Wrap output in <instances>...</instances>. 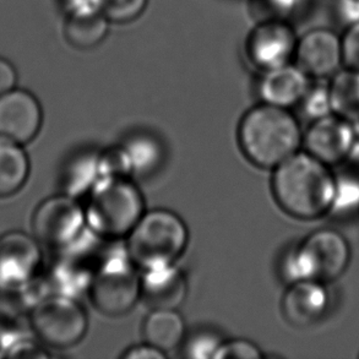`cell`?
Segmentation results:
<instances>
[{"label":"cell","instance_id":"cell-29","mask_svg":"<svg viewBox=\"0 0 359 359\" xmlns=\"http://www.w3.org/2000/svg\"><path fill=\"white\" fill-rule=\"evenodd\" d=\"M222 342V339L214 331H196L188 340H184L183 352L188 358L214 359Z\"/></svg>","mask_w":359,"mask_h":359},{"label":"cell","instance_id":"cell-23","mask_svg":"<svg viewBox=\"0 0 359 359\" xmlns=\"http://www.w3.org/2000/svg\"><path fill=\"white\" fill-rule=\"evenodd\" d=\"M124 147L130 158L133 172L137 175H149V172L158 165L163 156L158 141L152 136H134Z\"/></svg>","mask_w":359,"mask_h":359},{"label":"cell","instance_id":"cell-36","mask_svg":"<svg viewBox=\"0 0 359 359\" xmlns=\"http://www.w3.org/2000/svg\"><path fill=\"white\" fill-rule=\"evenodd\" d=\"M358 214H359V210H358Z\"/></svg>","mask_w":359,"mask_h":359},{"label":"cell","instance_id":"cell-14","mask_svg":"<svg viewBox=\"0 0 359 359\" xmlns=\"http://www.w3.org/2000/svg\"><path fill=\"white\" fill-rule=\"evenodd\" d=\"M42 119V107L34 93L15 88L0 96V137L27 144L39 134Z\"/></svg>","mask_w":359,"mask_h":359},{"label":"cell","instance_id":"cell-34","mask_svg":"<svg viewBox=\"0 0 359 359\" xmlns=\"http://www.w3.org/2000/svg\"><path fill=\"white\" fill-rule=\"evenodd\" d=\"M18 73L9 60L0 57V96L9 93L16 86Z\"/></svg>","mask_w":359,"mask_h":359},{"label":"cell","instance_id":"cell-6","mask_svg":"<svg viewBox=\"0 0 359 359\" xmlns=\"http://www.w3.org/2000/svg\"><path fill=\"white\" fill-rule=\"evenodd\" d=\"M103 241L88 229L75 242L57 250L47 277L52 294L76 298L88 291L107 250Z\"/></svg>","mask_w":359,"mask_h":359},{"label":"cell","instance_id":"cell-30","mask_svg":"<svg viewBox=\"0 0 359 359\" xmlns=\"http://www.w3.org/2000/svg\"><path fill=\"white\" fill-rule=\"evenodd\" d=\"M262 357V350L252 341L236 339L224 341L214 359H260Z\"/></svg>","mask_w":359,"mask_h":359},{"label":"cell","instance_id":"cell-26","mask_svg":"<svg viewBox=\"0 0 359 359\" xmlns=\"http://www.w3.org/2000/svg\"><path fill=\"white\" fill-rule=\"evenodd\" d=\"M98 168L100 178H129L134 173L124 145L100 152Z\"/></svg>","mask_w":359,"mask_h":359},{"label":"cell","instance_id":"cell-12","mask_svg":"<svg viewBox=\"0 0 359 359\" xmlns=\"http://www.w3.org/2000/svg\"><path fill=\"white\" fill-rule=\"evenodd\" d=\"M355 123L331 113L311 121L303 142L306 152L326 165H339L350 156L357 139Z\"/></svg>","mask_w":359,"mask_h":359},{"label":"cell","instance_id":"cell-32","mask_svg":"<svg viewBox=\"0 0 359 359\" xmlns=\"http://www.w3.org/2000/svg\"><path fill=\"white\" fill-rule=\"evenodd\" d=\"M334 5L336 18L346 29L359 24V0H335Z\"/></svg>","mask_w":359,"mask_h":359},{"label":"cell","instance_id":"cell-3","mask_svg":"<svg viewBox=\"0 0 359 359\" xmlns=\"http://www.w3.org/2000/svg\"><path fill=\"white\" fill-rule=\"evenodd\" d=\"M144 214V196L129 178H100L85 208L88 229L109 241L130 233Z\"/></svg>","mask_w":359,"mask_h":359},{"label":"cell","instance_id":"cell-21","mask_svg":"<svg viewBox=\"0 0 359 359\" xmlns=\"http://www.w3.org/2000/svg\"><path fill=\"white\" fill-rule=\"evenodd\" d=\"M332 113L359 124V72L342 68L329 83Z\"/></svg>","mask_w":359,"mask_h":359},{"label":"cell","instance_id":"cell-1","mask_svg":"<svg viewBox=\"0 0 359 359\" xmlns=\"http://www.w3.org/2000/svg\"><path fill=\"white\" fill-rule=\"evenodd\" d=\"M272 193L286 214L294 219H316L334 206L336 175L309 152L298 151L275 167Z\"/></svg>","mask_w":359,"mask_h":359},{"label":"cell","instance_id":"cell-28","mask_svg":"<svg viewBox=\"0 0 359 359\" xmlns=\"http://www.w3.org/2000/svg\"><path fill=\"white\" fill-rule=\"evenodd\" d=\"M359 210V180L353 175H336L335 201L331 212L348 214Z\"/></svg>","mask_w":359,"mask_h":359},{"label":"cell","instance_id":"cell-33","mask_svg":"<svg viewBox=\"0 0 359 359\" xmlns=\"http://www.w3.org/2000/svg\"><path fill=\"white\" fill-rule=\"evenodd\" d=\"M165 357L167 353L156 348L154 346L149 345L147 342L128 348L121 355V358L124 359H163Z\"/></svg>","mask_w":359,"mask_h":359},{"label":"cell","instance_id":"cell-10","mask_svg":"<svg viewBox=\"0 0 359 359\" xmlns=\"http://www.w3.org/2000/svg\"><path fill=\"white\" fill-rule=\"evenodd\" d=\"M299 247L311 280L332 281L344 275L350 265V244L336 229H318L299 243Z\"/></svg>","mask_w":359,"mask_h":359},{"label":"cell","instance_id":"cell-17","mask_svg":"<svg viewBox=\"0 0 359 359\" xmlns=\"http://www.w3.org/2000/svg\"><path fill=\"white\" fill-rule=\"evenodd\" d=\"M309 79L297 64H287L280 68L262 72L257 83V93L264 103L290 108L299 104L311 86Z\"/></svg>","mask_w":359,"mask_h":359},{"label":"cell","instance_id":"cell-2","mask_svg":"<svg viewBox=\"0 0 359 359\" xmlns=\"http://www.w3.org/2000/svg\"><path fill=\"white\" fill-rule=\"evenodd\" d=\"M238 140L243 154L252 165L275 168L299 151L303 134L288 108L262 102L244 114Z\"/></svg>","mask_w":359,"mask_h":359},{"label":"cell","instance_id":"cell-19","mask_svg":"<svg viewBox=\"0 0 359 359\" xmlns=\"http://www.w3.org/2000/svg\"><path fill=\"white\" fill-rule=\"evenodd\" d=\"M142 332L145 342L167 353L184 342V320L177 309H154L146 318Z\"/></svg>","mask_w":359,"mask_h":359},{"label":"cell","instance_id":"cell-18","mask_svg":"<svg viewBox=\"0 0 359 359\" xmlns=\"http://www.w3.org/2000/svg\"><path fill=\"white\" fill-rule=\"evenodd\" d=\"M109 21L98 5H83L67 9L63 34L72 47L88 50L98 47L107 37Z\"/></svg>","mask_w":359,"mask_h":359},{"label":"cell","instance_id":"cell-7","mask_svg":"<svg viewBox=\"0 0 359 359\" xmlns=\"http://www.w3.org/2000/svg\"><path fill=\"white\" fill-rule=\"evenodd\" d=\"M29 311L36 339L50 348H70L88 332V316L73 297L50 294Z\"/></svg>","mask_w":359,"mask_h":359},{"label":"cell","instance_id":"cell-11","mask_svg":"<svg viewBox=\"0 0 359 359\" xmlns=\"http://www.w3.org/2000/svg\"><path fill=\"white\" fill-rule=\"evenodd\" d=\"M39 243L19 231L0 237V290L18 291L37 276L41 264Z\"/></svg>","mask_w":359,"mask_h":359},{"label":"cell","instance_id":"cell-31","mask_svg":"<svg viewBox=\"0 0 359 359\" xmlns=\"http://www.w3.org/2000/svg\"><path fill=\"white\" fill-rule=\"evenodd\" d=\"M344 68L359 72V24L347 27L341 37Z\"/></svg>","mask_w":359,"mask_h":359},{"label":"cell","instance_id":"cell-4","mask_svg":"<svg viewBox=\"0 0 359 359\" xmlns=\"http://www.w3.org/2000/svg\"><path fill=\"white\" fill-rule=\"evenodd\" d=\"M126 247L136 266L142 270L175 264L189 241V232L180 216L165 209L142 215L126 236Z\"/></svg>","mask_w":359,"mask_h":359},{"label":"cell","instance_id":"cell-8","mask_svg":"<svg viewBox=\"0 0 359 359\" xmlns=\"http://www.w3.org/2000/svg\"><path fill=\"white\" fill-rule=\"evenodd\" d=\"M86 227L85 209L67 194L44 200L32 219L34 238L55 252L75 242Z\"/></svg>","mask_w":359,"mask_h":359},{"label":"cell","instance_id":"cell-5","mask_svg":"<svg viewBox=\"0 0 359 359\" xmlns=\"http://www.w3.org/2000/svg\"><path fill=\"white\" fill-rule=\"evenodd\" d=\"M104 316H124L140 301V275L126 247H108L88 291Z\"/></svg>","mask_w":359,"mask_h":359},{"label":"cell","instance_id":"cell-24","mask_svg":"<svg viewBox=\"0 0 359 359\" xmlns=\"http://www.w3.org/2000/svg\"><path fill=\"white\" fill-rule=\"evenodd\" d=\"M101 13L112 24H129L144 14L149 0H97Z\"/></svg>","mask_w":359,"mask_h":359},{"label":"cell","instance_id":"cell-13","mask_svg":"<svg viewBox=\"0 0 359 359\" xmlns=\"http://www.w3.org/2000/svg\"><path fill=\"white\" fill-rule=\"evenodd\" d=\"M294 59L309 78L331 79L344 68L341 37L332 29H311L298 39Z\"/></svg>","mask_w":359,"mask_h":359},{"label":"cell","instance_id":"cell-25","mask_svg":"<svg viewBox=\"0 0 359 359\" xmlns=\"http://www.w3.org/2000/svg\"><path fill=\"white\" fill-rule=\"evenodd\" d=\"M309 0H250V13L257 20L285 19L303 9Z\"/></svg>","mask_w":359,"mask_h":359},{"label":"cell","instance_id":"cell-20","mask_svg":"<svg viewBox=\"0 0 359 359\" xmlns=\"http://www.w3.org/2000/svg\"><path fill=\"white\" fill-rule=\"evenodd\" d=\"M29 175V158L21 145L0 137V198L18 193Z\"/></svg>","mask_w":359,"mask_h":359},{"label":"cell","instance_id":"cell-27","mask_svg":"<svg viewBox=\"0 0 359 359\" xmlns=\"http://www.w3.org/2000/svg\"><path fill=\"white\" fill-rule=\"evenodd\" d=\"M302 112L311 121H318L332 113L331 108L330 93L329 83H316L311 85L306 90V95L299 102Z\"/></svg>","mask_w":359,"mask_h":359},{"label":"cell","instance_id":"cell-15","mask_svg":"<svg viewBox=\"0 0 359 359\" xmlns=\"http://www.w3.org/2000/svg\"><path fill=\"white\" fill-rule=\"evenodd\" d=\"M188 296L184 272L175 264L145 269L140 276V301L154 309H178Z\"/></svg>","mask_w":359,"mask_h":359},{"label":"cell","instance_id":"cell-35","mask_svg":"<svg viewBox=\"0 0 359 359\" xmlns=\"http://www.w3.org/2000/svg\"><path fill=\"white\" fill-rule=\"evenodd\" d=\"M14 331H10L0 323V358L9 355L10 347L14 340Z\"/></svg>","mask_w":359,"mask_h":359},{"label":"cell","instance_id":"cell-9","mask_svg":"<svg viewBox=\"0 0 359 359\" xmlns=\"http://www.w3.org/2000/svg\"><path fill=\"white\" fill-rule=\"evenodd\" d=\"M298 39L296 29L287 20H262L248 34L245 55L262 72L280 68L294 58Z\"/></svg>","mask_w":359,"mask_h":359},{"label":"cell","instance_id":"cell-16","mask_svg":"<svg viewBox=\"0 0 359 359\" xmlns=\"http://www.w3.org/2000/svg\"><path fill=\"white\" fill-rule=\"evenodd\" d=\"M330 297L319 280H304L288 285L282 298V313L296 327H308L320 321L329 309Z\"/></svg>","mask_w":359,"mask_h":359},{"label":"cell","instance_id":"cell-22","mask_svg":"<svg viewBox=\"0 0 359 359\" xmlns=\"http://www.w3.org/2000/svg\"><path fill=\"white\" fill-rule=\"evenodd\" d=\"M100 152L86 151L74 156L64 168L62 183L64 194L78 198L90 193L100 180Z\"/></svg>","mask_w":359,"mask_h":359}]
</instances>
